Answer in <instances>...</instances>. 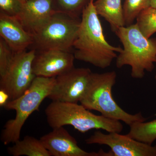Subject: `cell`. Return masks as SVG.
Segmentation results:
<instances>
[{"mask_svg":"<svg viewBox=\"0 0 156 156\" xmlns=\"http://www.w3.org/2000/svg\"><path fill=\"white\" fill-rule=\"evenodd\" d=\"M0 36L15 53L26 51L33 44L32 34L26 30L17 17L1 13Z\"/></svg>","mask_w":156,"mask_h":156,"instance_id":"13","label":"cell"},{"mask_svg":"<svg viewBox=\"0 0 156 156\" xmlns=\"http://www.w3.org/2000/svg\"><path fill=\"white\" fill-rule=\"evenodd\" d=\"M151 7L156 9V0H151Z\"/></svg>","mask_w":156,"mask_h":156,"instance_id":"23","label":"cell"},{"mask_svg":"<svg viewBox=\"0 0 156 156\" xmlns=\"http://www.w3.org/2000/svg\"><path fill=\"white\" fill-rule=\"evenodd\" d=\"M40 140L51 156H102L99 152H88L78 145L77 140L63 127L53 129Z\"/></svg>","mask_w":156,"mask_h":156,"instance_id":"11","label":"cell"},{"mask_svg":"<svg viewBox=\"0 0 156 156\" xmlns=\"http://www.w3.org/2000/svg\"><path fill=\"white\" fill-rule=\"evenodd\" d=\"M123 46L116 58V66L131 67V76L142 79L145 72H151L156 63V38L146 37L136 23L120 27L115 32Z\"/></svg>","mask_w":156,"mask_h":156,"instance_id":"2","label":"cell"},{"mask_svg":"<svg viewBox=\"0 0 156 156\" xmlns=\"http://www.w3.org/2000/svg\"><path fill=\"white\" fill-rule=\"evenodd\" d=\"M23 1H24V2H25V1H26L27 0H23Z\"/></svg>","mask_w":156,"mask_h":156,"instance_id":"25","label":"cell"},{"mask_svg":"<svg viewBox=\"0 0 156 156\" xmlns=\"http://www.w3.org/2000/svg\"><path fill=\"white\" fill-rule=\"evenodd\" d=\"M122 0H96L94 2L95 9L98 16L108 23L115 32L120 27L126 26Z\"/></svg>","mask_w":156,"mask_h":156,"instance_id":"14","label":"cell"},{"mask_svg":"<svg viewBox=\"0 0 156 156\" xmlns=\"http://www.w3.org/2000/svg\"><path fill=\"white\" fill-rule=\"evenodd\" d=\"M92 72L87 68H73L56 77L48 98L52 101L78 103L89 87Z\"/></svg>","mask_w":156,"mask_h":156,"instance_id":"8","label":"cell"},{"mask_svg":"<svg viewBox=\"0 0 156 156\" xmlns=\"http://www.w3.org/2000/svg\"><path fill=\"white\" fill-rule=\"evenodd\" d=\"M80 18L56 12L44 26L33 34L31 50H60L70 52L80 24Z\"/></svg>","mask_w":156,"mask_h":156,"instance_id":"6","label":"cell"},{"mask_svg":"<svg viewBox=\"0 0 156 156\" xmlns=\"http://www.w3.org/2000/svg\"><path fill=\"white\" fill-rule=\"evenodd\" d=\"M115 71L98 73H92L89 87L80 102L89 110L96 111L102 115L122 121L130 126L136 122H145L140 112L132 115L121 108L115 101L112 89L116 83Z\"/></svg>","mask_w":156,"mask_h":156,"instance_id":"5","label":"cell"},{"mask_svg":"<svg viewBox=\"0 0 156 156\" xmlns=\"http://www.w3.org/2000/svg\"><path fill=\"white\" fill-rule=\"evenodd\" d=\"M136 25L146 37L156 33V9L150 7L143 11L136 19Z\"/></svg>","mask_w":156,"mask_h":156,"instance_id":"18","label":"cell"},{"mask_svg":"<svg viewBox=\"0 0 156 156\" xmlns=\"http://www.w3.org/2000/svg\"><path fill=\"white\" fill-rule=\"evenodd\" d=\"M15 53L7 43L0 38V77L7 72Z\"/></svg>","mask_w":156,"mask_h":156,"instance_id":"20","label":"cell"},{"mask_svg":"<svg viewBox=\"0 0 156 156\" xmlns=\"http://www.w3.org/2000/svg\"><path fill=\"white\" fill-rule=\"evenodd\" d=\"M9 100V95L3 90H0V106L4 107Z\"/></svg>","mask_w":156,"mask_h":156,"instance_id":"22","label":"cell"},{"mask_svg":"<svg viewBox=\"0 0 156 156\" xmlns=\"http://www.w3.org/2000/svg\"><path fill=\"white\" fill-rule=\"evenodd\" d=\"M128 136L150 145L156 140V119L150 122H136L130 126Z\"/></svg>","mask_w":156,"mask_h":156,"instance_id":"16","label":"cell"},{"mask_svg":"<svg viewBox=\"0 0 156 156\" xmlns=\"http://www.w3.org/2000/svg\"><path fill=\"white\" fill-rule=\"evenodd\" d=\"M155 80L156 81V74H155Z\"/></svg>","mask_w":156,"mask_h":156,"instance_id":"24","label":"cell"},{"mask_svg":"<svg viewBox=\"0 0 156 156\" xmlns=\"http://www.w3.org/2000/svg\"><path fill=\"white\" fill-rule=\"evenodd\" d=\"M24 2L23 0H0V13L17 17Z\"/></svg>","mask_w":156,"mask_h":156,"instance_id":"21","label":"cell"},{"mask_svg":"<svg viewBox=\"0 0 156 156\" xmlns=\"http://www.w3.org/2000/svg\"><path fill=\"white\" fill-rule=\"evenodd\" d=\"M56 82V77L36 76L26 92L18 98L9 100L3 107L7 110H14V119L9 120L4 126L1 140L5 145L14 143L20 138V132L26 121L48 98Z\"/></svg>","mask_w":156,"mask_h":156,"instance_id":"4","label":"cell"},{"mask_svg":"<svg viewBox=\"0 0 156 156\" xmlns=\"http://www.w3.org/2000/svg\"><path fill=\"white\" fill-rule=\"evenodd\" d=\"M150 7L151 0H125L123 9L126 26L134 23L140 13Z\"/></svg>","mask_w":156,"mask_h":156,"instance_id":"19","label":"cell"},{"mask_svg":"<svg viewBox=\"0 0 156 156\" xmlns=\"http://www.w3.org/2000/svg\"><path fill=\"white\" fill-rule=\"evenodd\" d=\"M36 53L34 49L15 53L7 72L1 77L0 90L9 95L10 100L23 95L36 77L32 68Z\"/></svg>","mask_w":156,"mask_h":156,"instance_id":"7","label":"cell"},{"mask_svg":"<svg viewBox=\"0 0 156 156\" xmlns=\"http://www.w3.org/2000/svg\"><path fill=\"white\" fill-rule=\"evenodd\" d=\"M90 0H53L56 12L65 13L73 17L80 18Z\"/></svg>","mask_w":156,"mask_h":156,"instance_id":"17","label":"cell"},{"mask_svg":"<svg viewBox=\"0 0 156 156\" xmlns=\"http://www.w3.org/2000/svg\"><path fill=\"white\" fill-rule=\"evenodd\" d=\"M8 151L13 156H51L40 140L30 136L17 140L12 146L8 147Z\"/></svg>","mask_w":156,"mask_h":156,"instance_id":"15","label":"cell"},{"mask_svg":"<svg viewBox=\"0 0 156 156\" xmlns=\"http://www.w3.org/2000/svg\"><path fill=\"white\" fill-rule=\"evenodd\" d=\"M56 12L53 0H27L16 17L26 30L33 35Z\"/></svg>","mask_w":156,"mask_h":156,"instance_id":"12","label":"cell"},{"mask_svg":"<svg viewBox=\"0 0 156 156\" xmlns=\"http://www.w3.org/2000/svg\"><path fill=\"white\" fill-rule=\"evenodd\" d=\"M45 112L48 125L53 129L69 125L82 133L92 129L120 133L123 129L120 121L94 114L78 103L52 101Z\"/></svg>","mask_w":156,"mask_h":156,"instance_id":"3","label":"cell"},{"mask_svg":"<svg viewBox=\"0 0 156 156\" xmlns=\"http://www.w3.org/2000/svg\"><path fill=\"white\" fill-rule=\"evenodd\" d=\"M85 142L88 144L108 146L113 156H156V145H150L117 132L106 134L97 131Z\"/></svg>","mask_w":156,"mask_h":156,"instance_id":"9","label":"cell"},{"mask_svg":"<svg viewBox=\"0 0 156 156\" xmlns=\"http://www.w3.org/2000/svg\"><path fill=\"white\" fill-rule=\"evenodd\" d=\"M75 59L73 53L62 50L36 51L33 70L36 76L56 77L74 67Z\"/></svg>","mask_w":156,"mask_h":156,"instance_id":"10","label":"cell"},{"mask_svg":"<svg viewBox=\"0 0 156 156\" xmlns=\"http://www.w3.org/2000/svg\"><path fill=\"white\" fill-rule=\"evenodd\" d=\"M80 24L73 48L75 49V59L85 62L101 69L110 66L117 58V53L123 48L110 44L94 5V0L90 2L84 9Z\"/></svg>","mask_w":156,"mask_h":156,"instance_id":"1","label":"cell"}]
</instances>
